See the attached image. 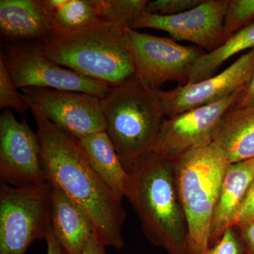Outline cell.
I'll return each instance as SVG.
<instances>
[{
    "mask_svg": "<svg viewBox=\"0 0 254 254\" xmlns=\"http://www.w3.org/2000/svg\"><path fill=\"white\" fill-rule=\"evenodd\" d=\"M105 247L106 246L99 240V238L94 233L90 237L82 254H106Z\"/></svg>",
    "mask_w": 254,
    "mask_h": 254,
    "instance_id": "obj_29",
    "label": "cell"
},
{
    "mask_svg": "<svg viewBox=\"0 0 254 254\" xmlns=\"http://www.w3.org/2000/svg\"><path fill=\"white\" fill-rule=\"evenodd\" d=\"M34 115L47 182L57 187L87 214L95 235L106 247H125L126 213L123 198L92 168L77 138L55 126L43 115Z\"/></svg>",
    "mask_w": 254,
    "mask_h": 254,
    "instance_id": "obj_1",
    "label": "cell"
},
{
    "mask_svg": "<svg viewBox=\"0 0 254 254\" xmlns=\"http://www.w3.org/2000/svg\"><path fill=\"white\" fill-rule=\"evenodd\" d=\"M47 243V254H64L61 247L55 236L52 227H50L49 231L46 238Z\"/></svg>",
    "mask_w": 254,
    "mask_h": 254,
    "instance_id": "obj_30",
    "label": "cell"
},
{
    "mask_svg": "<svg viewBox=\"0 0 254 254\" xmlns=\"http://www.w3.org/2000/svg\"><path fill=\"white\" fill-rule=\"evenodd\" d=\"M106 131L124 167L149 153L165 115L155 90L136 76L101 99Z\"/></svg>",
    "mask_w": 254,
    "mask_h": 254,
    "instance_id": "obj_5",
    "label": "cell"
},
{
    "mask_svg": "<svg viewBox=\"0 0 254 254\" xmlns=\"http://www.w3.org/2000/svg\"><path fill=\"white\" fill-rule=\"evenodd\" d=\"M174 163L177 193L188 227L189 254H204L222 180L231 163L214 142Z\"/></svg>",
    "mask_w": 254,
    "mask_h": 254,
    "instance_id": "obj_4",
    "label": "cell"
},
{
    "mask_svg": "<svg viewBox=\"0 0 254 254\" xmlns=\"http://www.w3.org/2000/svg\"><path fill=\"white\" fill-rule=\"evenodd\" d=\"M51 187H14L0 182V254H25L51 227Z\"/></svg>",
    "mask_w": 254,
    "mask_h": 254,
    "instance_id": "obj_6",
    "label": "cell"
},
{
    "mask_svg": "<svg viewBox=\"0 0 254 254\" xmlns=\"http://www.w3.org/2000/svg\"><path fill=\"white\" fill-rule=\"evenodd\" d=\"M204 254H245V248L236 229L231 227L224 232L215 245L209 247Z\"/></svg>",
    "mask_w": 254,
    "mask_h": 254,
    "instance_id": "obj_25",
    "label": "cell"
},
{
    "mask_svg": "<svg viewBox=\"0 0 254 254\" xmlns=\"http://www.w3.org/2000/svg\"><path fill=\"white\" fill-rule=\"evenodd\" d=\"M254 20V0H228L224 18V33L226 41Z\"/></svg>",
    "mask_w": 254,
    "mask_h": 254,
    "instance_id": "obj_22",
    "label": "cell"
},
{
    "mask_svg": "<svg viewBox=\"0 0 254 254\" xmlns=\"http://www.w3.org/2000/svg\"><path fill=\"white\" fill-rule=\"evenodd\" d=\"M254 179V159L231 163L222 180L210 226L209 247L233 226L241 203Z\"/></svg>",
    "mask_w": 254,
    "mask_h": 254,
    "instance_id": "obj_16",
    "label": "cell"
},
{
    "mask_svg": "<svg viewBox=\"0 0 254 254\" xmlns=\"http://www.w3.org/2000/svg\"><path fill=\"white\" fill-rule=\"evenodd\" d=\"M123 36L136 77L150 89H160L159 87L170 81L180 86L187 84L195 60L206 53L182 46L171 38L140 33L128 27H124Z\"/></svg>",
    "mask_w": 254,
    "mask_h": 254,
    "instance_id": "obj_7",
    "label": "cell"
},
{
    "mask_svg": "<svg viewBox=\"0 0 254 254\" xmlns=\"http://www.w3.org/2000/svg\"><path fill=\"white\" fill-rule=\"evenodd\" d=\"M53 32L74 33L103 21L92 0H43Z\"/></svg>",
    "mask_w": 254,
    "mask_h": 254,
    "instance_id": "obj_19",
    "label": "cell"
},
{
    "mask_svg": "<svg viewBox=\"0 0 254 254\" xmlns=\"http://www.w3.org/2000/svg\"><path fill=\"white\" fill-rule=\"evenodd\" d=\"M21 94L32 113L75 138L106 130L101 98L95 95L40 88H23Z\"/></svg>",
    "mask_w": 254,
    "mask_h": 254,
    "instance_id": "obj_9",
    "label": "cell"
},
{
    "mask_svg": "<svg viewBox=\"0 0 254 254\" xmlns=\"http://www.w3.org/2000/svg\"><path fill=\"white\" fill-rule=\"evenodd\" d=\"M202 0H155L148 1L145 13L160 16H173L195 7Z\"/></svg>",
    "mask_w": 254,
    "mask_h": 254,
    "instance_id": "obj_24",
    "label": "cell"
},
{
    "mask_svg": "<svg viewBox=\"0 0 254 254\" xmlns=\"http://www.w3.org/2000/svg\"><path fill=\"white\" fill-rule=\"evenodd\" d=\"M254 48V20L229 38L222 46L195 60L190 70L188 83H195L214 76L217 70L232 57Z\"/></svg>",
    "mask_w": 254,
    "mask_h": 254,
    "instance_id": "obj_20",
    "label": "cell"
},
{
    "mask_svg": "<svg viewBox=\"0 0 254 254\" xmlns=\"http://www.w3.org/2000/svg\"><path fill=\"white\" fill-rule=\"evenodd\" d=\"M53 32L43 0L0 1V34L4 44L43 43Z\"/></svg>",
    "mask_w": 254,
    "mask_h": 254,
    "instance_id": "obj_14",
    "label": "cell"
},
{
    "mask_svg": "<svg viewBox=\"0 0 254 254\" xmlns=\"http://www.w3.org/2000/svg\"><path fill=\"white\" fill-rule=\"evenodd\" d=\"M253 105H254V71L248 84L232 107L240 108L253 106Z\"/></svg>",
    "mask_w": 254,
    "mask_h": 254,
    "instance_id": "obj_28",
    "label": "cell"
},
{
    "mask_svg": "<svg viewBox=\"0 0 254 254\" xmlns=\"http://www.w3.org/2000/svg\"><path fill=\"white\" fill-rule=\"evenodd\" d=\"M0 181L14 187L47 182L38 133L9 109L0 116Z\"/></svg>",
    "mask_w": 254,
    "mask_h": 254,
    "instance_id": "obj_11",
    "label": "cell"
},
{
    "mask_svg": "<svg viewBox=\"0 0 254 254\" xmlns=\"http://www.w3.org/2000/svg\"><path fill=\"white\" fill-rule=\"evenodd\" d=\"M50 187L51 227L55 236L64 254H82L90 237L95 233L94 226L71 198L58 187Z\"/></svg>",
    "mask_w": 254,
    "mask_h": 254,
    "instance_id": "obj_15",
    "label": "cell"
},
{
    "mask_svg": "<svg viewBox=\"0 0 254 254\" xmlns=\"http://www.w3.org/2000/svg\"><path fill=\"white\" fill-rule=\"evenodd\" d=\"M254 71V48L248 50L222 72L169 91L155 89L165 117L217 103L243 91Z\"/></svg>",
    "mask_w": 254,
    "mask_h": 254,
    "instance_id": "obj_12",
    "label": "cell"
},
{
    "mask_svg": "<svg viewBox=\"0 0 254 254\" xmlns=\"http://www.w3.org/2000/svg\"><path fill=\"white\" fill-rule=\"evenodd\" d=\"M124 26L103 21L74 33L53 32L42 48L47 56L82 76L106 83L123 84L136 76L124 43Z\"/></svg>",
    "mask_w": 254,
    "mask_h": 254,
    "instance_id": "obj_3",
    "label": "cell"
},
{
    "mask_svg": "<svg viewBox=\"0 0 254 254\" xmlns=\"http://www.w3.org/2000/svg\"><path fill=\"white\" fill-rule=\"evenodd\" d=\"M14 82L7 72L4 63L0 59V108L13 109L16 113L23 114L29 108L23 100V95L18 91Z\"/></svg>",
    "mask_w": 254,
    "mask_h": 254,
    "instance_id": "obj_23",
    "label": "cell"
},
{
    "mask_svg": "<svg viewBox=\"0 0 254 254\" xmlns=\"http://www.w3.org/2000/svg\"><path fill=\"white\" fill-rule=\"evenodd\" d=\"M126 195L145 236L169 254H189L188 227L176 187L175 163L152 153L125 167Z\"/></svg>",
    "mask_w": 254,
    "mask_h": 254,
    "instance_id": "obj_2",
    "label": "cell"
},
{
    "mask_svg": "<svg viewBox=\"0 0 254 254\" xmlns=\"http://www.w3.org/2000/svg\"><path fill=\"white\" fill-rule=\"evenodd\" d=\"M254 222V179L246 192L242 200L236 218L234 222V227H240L250 225Z\"/></svg>",
    "mask_w": 254,
    "mask_h": 254,
    "instance_id": "obj_26",
    "label": "cell"
},
{
    "mask_svg": "<svg viewBox=\"0 0 254 254\" xmlns=\"http://www.w3.org/2000/svg\"><path fill=\"white\" fill-rule=\"evenodd\" d=\"M236 229L245 248V254H254V222Z\"/></svg>",
    "mask_w": 254,
    "mask_h": 254,
    "instance_id": "obj_27",
    "label": "cell"
},
{
    "mask_svg": "<svg viewBox=\"0 0 254 254\" xmlns=\"http://www.w3.org/2000/svg\"><path fill=\"white\" fill-rule=\"evenodd\" d=\"M100 18L106 22L131 28L145 13L147 0H92Z\"/></svg>",
    "mask_w": 254,
    "mask_h": 254,
    "instance_id": "obj_21",
    "label": "cell"
},
{
    "mask_svg": "<svg viewBox=\"0 0 254 254\" xmlns=\"http://www.w3.org/2000/svg\"><path fill=\"white\" fill-rule=\"evenodd\" d=\"M0 59L18 89L40 88L82 92L102 99L110 88L106 83L82 76L53 61L43 51L41 43L4 44Z\"/></svg>",
    "mask_w": 254,
    "mask_h": 254,
    "instance_id": "obj_8",
    "label": "cell"
},
{
    "mask_svg": "<svg viewBox=\"0 0 254 254\" xmlns=\"http://www.w3.org/2000/svg\"><path fill=\"white\" fill-rule=\"evenodd\" d=\"M92 168L118 195H126L128 173L106 131L77 138Z\"/></svg>",
    "mask_w": 254,
    "mask_h": 254,
    "instance_id": "obj_18",
    "label": "cell"
},
{
    "mask_svg": "<svg viewBox=\"0 0 254 254\" xmlns=\"http://www.w3.org/2000/svg\"><path fill=\"white\" fill-rule=\"evenodd\" d=\"M243 91L213 104L165 118L150 152L175 162L190 152L212 143L222 117Z\"/></svg>",
    "mask_w": 254,
    "mask_h": 254,
    "instance_id": "obj_10",
    "label": "cell"
},
{
    "mask_svg": "<svg viewBox=\"0 0 254 254\" xmlns=\"http://www.w3.org/2000/svg\"><path fill=\"white\" fill-rule=\"evenodd\" d=\"M227 2L228 0H202L195 7L173 16L145 13L130 28L160 30L175 41L190 42L210 53L226 41L224 18Z\"/></svg>",
    "mask_w": 254,
    "mask_h": 254,
    "instance_id": "obj_13",
    "label": "cell"
},
{
    "mask_svg": "<svg viewBox=\"0 0 254 254\" xmlns=\"http://www.w3.org/2000/svg\"><path fill=\"white\" fill-rule=\"evenodd\" d=\"M231 163L254 159V105L231 107L222 117L213 138Z\"/></svg>",
    "mask_w": 254,
    "mask_h": 254,
    "instance_id": "obj_17",
    "label": "cell"
}]
</instances>
